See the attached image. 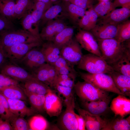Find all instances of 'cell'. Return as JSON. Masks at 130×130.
<instances>
[{
	"mask_svg": "<svg viewBox=\"0 0 130 130\" xmlns=\"http://www.w3.org/2000/svg\"><path fill=\"white\" fill-rule=\"evenodd\" d=\"M96 39L102 58L110 66L120 58L127 49L130 48V39L120 42L115 38Z\"/></svg>",
	"mask_w": 130,
	"mask_h": 130,
	"instance_id": "cell-1",
	"label": "cell"
},
{
	"mask_svg": "<svg viewBox=\"0 0 130 130\" xmlns=\"http://www.w3.org/2000/svg\"><path fill=\"white\" fill-rule=\"evenodd\" d=\"M77 65L79 69L91 74H108L114 71L102 58L91 53L83 55Z\"/></svg>",
	"mask_w": 130,
	"mask_h": 130,
	"instance_id": "cell-2",
	"label": "cell"
},
{
	"mask_svg": "<svg viewBox=\"0 0 130 130\" xmlns=\"http://www.w3.org/2000/svg\"><path fill=\"white\" fill-rule=\"evenodd\" d=\"M78 74L84 81L98 88L109 92L124 95L116 87L111 76L107 74H91L80 72Z\"/></svg>",
	"mask_w": 130,
	"mask_h": 130,
	"instance_id": "cell-3",
	"label": "cell"
},
{
	"mask_svg": "<svg viewBox=\"0 0 130 130\" xmlns=\"http://www.w3.org/2000/svg\"><path fill=\"white\" fill-rule=\"evenodd\" d=\"M38 42L42 41L24 29L8 30L0 35V42L3 47L19 44Z\"/></svg>",
	"mask_w": 130,
	"mask_h": 130,
	"instance_id": "cell-4",
	"label": "cell"
},
{
	"mask_svg": "<svg viewBox=\"0 0 130 130\" xmlns=\"http://www.w3.org/2000/svg\"><path fill=\"white\" fill-rule=\"evenodd\" d=\"M74 92L81 101H92L109 96V92L98 88L85 81H78L74 87Z\"/></svg>",
	"mask_w": 130,
	"mask_h": 130,
	"instance_id": "cell-5",
	"label": "cell"
},
{
	"mask_svg": "<svg viewBox=\"0 0 130 130\" xmlns=\"http://www.w3.org/2000/svg\"><path fill=\"white\" fill-rule=\"evenodd\" d=\"M64 102L65 110L60 117L57 126L60 130H78V123L74 111V95L65 99Z\"/></svg>",
	"mask_w": 130,
	"mask_h": 130,
	"instance_id": "cell-6",
	"label": "cell"
},
{
	"mask_svg": "<svg viewBox=\"0 0 130 130\" xmlns=\"http://www.w3.org/2000/svg\"><path fill=\"white\" fill-rule=\"evenodd\" d=\"M42 42L22 43L3 47L6 58L13 63L15 64L32 48L41 46Z\"/></svg>",
	"mask_w": 130,
	"mask_h": 130,
	"instance_id": "cell-7",
	"label": "cell"
},
{
	"mask_svg": "<svg viewBox=\"0 0 130 130\" xmlns=\"http://www.w3.org/2000/svg\"><path fill=\"white\" fill-rule=\"evenodd\" d=\"M33 48L29 51L21 59L15 64L26 69L31 73L37 68L46 63L41 49Z\"/></svg>",
	"mask_w": 130,
	"mask_h": 130,
	"instance_id": "cell-8",
	"label": "cell"
},
{
	"mask_svg": "<svg viewBox=\"0 0 130 130\" xmlns=\"http://www.w3.org/2000/svg\"><path fill=\"white\" fill-rule=\"evenodd\" d=\"M75 37L82 48L90 53L102 57L97 40L90 31L79 28Z\"/></svg>",
	"mask_w": 130,
	"mask_h": 130,
	"instance_id": "cell-9",
	"label": "cell"
},
{
	"mask_svg": "<svg viewBox=\"0 0 130 130\" xmlns=\"http://www.w3.org/2000/svg\"><path fill=\"white\" fill-rule=\"evenodd\" d=\"M82 48L75 39H72L60 49V56L74 66L79 62L83 55Z\"/></svg>",
	"mask_w": 130,
	"mask_h": 130,
	"instance_id": "cell-10",
	"label": "cell"
},
{
	"mask_svg": "<svg viewBox=\"0 0 130 130\" xmlns=\"http://www.w3.org/2000/svg\"><path fill=\"white\" fill-rule=\"evenodd\" d=\"M0 73L18 82L24 83L35 78L31 73L25 69L13 63L6 64L2 66Z\"/></svg>",
	"mask_w": 130,
	"mask_h": 130,
	"instance_id": "cell-11",
	"label": "cell"
},
{
	"mask_svg": "<svg viewBox=\"0 0 130 130\" xmlns=\"http://www.w3.org/2000/svg\"><path fill=\"white\" fill-rule=\"evenodd\" d=\"M67 26L61 18L49 21L43 26L39 33L40 38L42 41H52L55 36Z\"/></svg>",
	"mask_w": 130,
	"mask_h": 130,
	"instance_id": "cell-12",
	"label": "cell"
},
{
	"mask_svg": "<svg viewBox=\"0 0 130 130\" xmlns=\"http://www.w3.org/2000/svg\"><path fill=\"white\" fill-rule=\"evenodd\" d=\"M31 73L37 80L51 88L53 87L58 75L53 66L47 63H45L39 66Z\"/></svg>",
	"mask_w": 130,
	"mask_h": 130,
	"instance_id": "cell-13",
	"label": "cell"
},
{
	"mask_svg": "<svg viewBox=\"0 0 130 130\" xmlns=\"http://www.w3.org/2000/svg\"><path fill=\"white\" fill-rule=\"evenodd\" d=\"M62 102L60 98L50 89L45 95L44 104L45 112L50 117H58L62 111Z\"/></svg>",
	"mask_w": 130,
	"mask_h": 130,
	"instance_id": "cell-14",
	"label": "cell"
},
{
	"mask_svg": "<svg viewBox=\"0 0 130 130\" xmlns=\"http://www.w3.org/2000/svg\"><path fill=\"white\" fill-rule=\"evenodd\" d=\"M75 109L84 120L87 130H102L106 119L102 118L100 116L92 114L81 108L77 102L75 103Z\"/></svg>",
	"mask_w": 130,
	"mask_h": 130,
	"instance_id": "cell-15",
	"label": "cell"
},
{
	"mask_svg": "<svg viewBox=\"0 0 130 130\" xmlns=\"http://www.w3.org/2000/svg\"><path fill=\"white\" fill-rule=\"evenodd\" d=\"M111 98L107 97L89 101H81L83 109L90 113L100 116H104L110 110L109 106Z\"/></svg>",
	"mask_w": 130,
	"mask_h": 130,
	"instance_id": "cell-16",
	"label": "cell"
},
{
	"mask_svg": "<svg viewBox=\"0 0 130 130\" xmlns=\"http://www.w3.org/2000/svg\"><path fill=\"white\" fill-rule=\"evenodd\" d=\"M62 3V10L59 16L67 19L72 24L77 25L79 20L85 14L86 10L69 1Z\"/></svg>",
	"mask_w": 130,
	"mask_h": 130,
	"instance_id": "cell-17",
	"label": "cell"
},
{
	"mask_svg": "<svg viewBox=\"0 0 130 130\" xmlns=\"http://www.w3.org/2000/svg\"><path fill=\"white\" fill-rule=\"evenodd\" d=\"M130 16V9L122 7L115 9L105 16L98 19V24L110 23L119 24L128 19Z\"/></svg>",
	"mask_w": 130,
	"mask_h": 130,
	"instance_id": "cell-18",
	"label": "cell"
},
{
	"mask_svg": "<svg viewBox=\"0 0 130 130\" xmlns=\"http://www.w3.org/2000/svg\"><path fill=\"white\" fill-rule=\"evenodd\" d=\"M119 24H97L90 31L96 39L115 38L117 33Z\"/></svg>",
	"mask_w": 130,
	"mask_h": 130,
	"instance_id": "cell-19",
	"label": "cell"
},
{
	"mask_svg": "<svg viewBox=\"0 0 130 130\" xmlns=\"http://www.w3.org/2000/svg\"><path fill=\"white\" fill-rule=\"evenodd\" d=\"M110 110L115 116L124 117L130 113V99L126 96L119 94L111 102Z\"/></svg>",
	"mask_w": 130,
	"mask_h": 130,
	"instance_id": "cell-20",
	"label": "cell"
},
{
	"mask_svg": "<svg viewBox=\"0 0 130 130\" xmlns=\"http://www.w3.org/2000/svg\"><path fill=\"white\" fill-rule=\"evenodd\" d=\"M6 98L10 111L16 116L24 117L34 115L38 112L32 108L28 107L24 101Z\"/></svg>",
	"mask_w": 130,
	"mask_h": 130,
	"instance_id": "cell-21",
	"label": "cell"
},
{
	"mask_svg": "<svg viewBox=\"0 0 130 130\" xmlns=\"http://www.w3.org/2000/svg\"><path fill=\"white\" fill-rule=\"evenodd\" d=\"M130 116L125 118L119 116L106 119L105 125L102 130H130Z\"/></svg>",
	"mask_w": 130,
	"mask_h": 130,
	"instance_id": "cell-22",
	"label": "cell"
},
{
	"mask_svg": "<svg viewBox=\"0 0 130 130\" xmlns=\"http://www.w3.org/2000/svg\"><path fill=\"white\" fill-rule=\"evenodd\" d=\"M117 89L124 96H130V77L114 71L108 74Z\"/></svg>",
	"mask_w": 130,
	"mask_h": 130,
	"instance_id": "cell-23",
	"label": "cell"
},
{
	"mask_svg": "<svg viewBox=\"0 0 130 130\" xmlns=\"http://www.w3.org/2000/svg\"><path fill=\"white\" fill-rule=\"evenodd\" d=\"M41 50L46 62L53 65L60 56V49L52 41H47L42 44Z\"/></svg>",
	"mask_w": 130,
	"mask_h": 130,
	"instance_id": "cell-24",
	"label": "cell"
},
{
	"mask_svg": "<svg viewBox=\"0 0 130 130\" xmlns=\"http://www.w3.org/2000/svg\"><path fill=\"white\" fill-rule=\"evenodd\" d=\"M111 66L114 71L130 77V48Z\"/></svg>",
	"mask_w": 130,
	"mask_h": 130,
	"instance_id": "cell-25",
	"label": "cell"
},
{
	"mask_svg": "<svg viewBox=\"0 0 130 130\" xmlns=\"http://www.w3.org/2000/svg\"><path fill=\"white\" fill-rule=\"evenodd\" d=\"M24 87L23 90L25 93L44 95H45L51 88L35 78L25 82Z\"/></svg>",
	"mask_w": 130,
	"mask_h": 130,
	"instance_id": "cell-26",
	"label": "cell"
},
{
	"mask_svg": "<svg viewBox=\"0 0 130 130\" xmlns=\"http://www.w3.org/2000/svg\"><path fill=\"white\" fill-rule=\"evenodd\" d=\"M0 92L6 98L10 99L27 101L28 98L23 90L19 85L6 86L0 90Z\"/></svg>",
	"mask_w": 130,
	"mask_h": 130,
	"instance_id": "cell-27",
	"label": "cell"
},
{
	"mask_svg": "<svg viewBox=\"0 0 130 130\" xmlns=\"http://www.w3.org/2000/svg\"><path fill=\"white\" fill-rule=\"evenodd\" d=\"M31 8L28 12L30 13L35 22L39 26V21L45 12L52 5V2L48 3L34 0Z\"/></svg>",
	"mask_w": 130,
	"mask_h": 130,
	"instance_id": "cell-28",
	"label": "cell"
},
{
	"mask_svg": "<svg viewBox=\"0 0 130 130\" xmlns=\"http://www.w3.org/2000/svg\"><path fill=\"white\" fill-rule=\"evenodd\" d=\"M74 29L67 26L54 37L52 42L60 49L72 39Z\"/></svg>",
	"mask_w": 130,
	"mask_h": 130,
	"instance_id": "cell-29",
	"label": "cell"
},
{
	"mask_svg": "<svg viewBox=\"0 0 130 130\" xmlns=\"http://www.w3.org/2000/svg\"><path fill=\"white\" fill-rule=\"evenodd\" d=\"M62 5L58 4L52 5L45 12L39 23V26L43 27L48 22L57 17L61 12Z\"/></svg>",
	"mask_w": 130,
	"mask_h": 130,
	"instance_id": "cell-30",
	"label": "cell"
},
{
	"mask_svg": "<svg viewBox=\"0 0 130 130\" xmlns=\"http://www.w3.org/2000/svg\"><path fill=\"white\" fill-rule=\"evenodd\" d=\"M21 19L23 29L40 39L39 25L35 22L31 13L28 12Z\"/></svg>",
	"mask_w": 130,
	"mask_h": 130,
	"instance_id": "cell-31",
	"label": "cell"
},
{
	"mask_svg": "<svg viewBox=\"0 0 130 130\" xmlns=\"http://www.w3.org/2000/svg\"><path fill=\"white\" fill-rule=\"evenodd\" d=\"M33 4L32 0H17L14 6L15 19L23 18L31 8Z\"/></svg>",
	"mask_w": 130,
	"mask_h": 130,
	"instance_id": "cell-32",
	"label": "cell"
},
{
	"mask_svg": "<svg viewBox=\"0 0 130 130\" xmlns=\"http://www.w3.org/2000/svg\"><path fill=\"white\" fill-rule=\"evenodd\" d=\"M25 93L32 108L38 113H42L45 111L44 104L45 95Z\"/></svg>",
	"mask_w": 130,
	"mask_h": 130,
	"instance_id": "cell-33",
	"label": "cell"
},
{
	"mask_svg": "<svg viewBox=\"0 0 130 130\" xmlns=\"http://www.w3.org/2000/svg\"><path fill=\"white\" fill-rule=\"evenodd\" d=\"M15 3L11 0H0V14L12 21L15 19Z\"/></svg>",
	"mask_w": 130,
	"mask_h": 130,
	"instance_id": "cell-34",
	"label": "cell"
},
{
	"mask_svg": "<svg viewBox=\"0 0 130 130\" xmlns=\"http://www.w3.org/2000/svg\"><path fill=\"white\" fill-rule=\"evenodd\" d=\"M92 7L99 18L105 16L116 8L113 2L110 0L99 1Z\"/></svg>",
	"mask_w": 130,
	"mask_h": 130,
	"instance_id": "cell-35",
	"label": "cell"
},
{
	"mask_svg": "<svg viewBox=\"0 0 130 130\" xmlns=\"http://www.w3.org/2000/svg\"><path fill=\"white\" fill-rule=\"evenodd\" d=\"M29 130H45L49 128V124L42 116L40 115H34L29 120L28 123Z\"/></svg>",
	"mask_w": 130,
	"mask_h": 130,
	"instance_id": "cell-36",
	"label": "cell"
},
{
	"mask_svg": "<svg viewBox=\"0 0 130 130\" xmlns=\"http://www.w3.org/2000/svg\"><path fill=\"white\" fill-rule=\"evenodd\" d=\"M115 39L120 42L130 39V20L128 19L119 24L117 33Z\"/></svg>",
	"mask_w": 130,
	"mask_h": 130,
	"instance_id": "cell-37",
	"label": "cell"
},
{
	"mask_svg": "<svg viewBox=\"0 0 130 130\" xmlns=\"http://www.w3.org/2000/svg\"><path fill=\"white\" fill-rule=\"evenodd\" d=\"M11 122V125L13 130H29L28 123L23 117L14 116L9 120Z\"/></svg>",
	"mask_w": 130,
	"mask_h": 130,
	"instance_id": "cell-38",
	"label": "cell"
},
{
	"mask_svg": "<svg viewBox=\"0 0 130 130\" xmlns=\"http://www.w3.org/2000/svg\"><path fill=\"white\" fill-rule=\"evenodd\" d=\"M14 29L12 21L0 14V35L6 31Z\"/></svg>",
	"mask_w": 130,
	"mask_h": 130,
	"instance_id": "cell-39",
	"label": "cell"
},
{
	"mask_svg": "<svg viewBox=\"0 0 130 130\" xmlns=\"http://www.w3.org/2000/svg\"><path fill=\"white\" fill-rule=\"evenodd\" d=\"M54 88L60 94L63 95L65 99L68 98L74 94L73 88L64 86L59 84H55Z\"/></svg>",
	"mask_w": 130,
	"mask_h": 130,
	"instance_id": "cell-40",
	"label": "cell"
},
{
	"mask_svg": "<svg viewBox=\"0 0 130 130\" xmlns=\"http://www.w3.org/2000/svg\"><path fill=\"white\" fill-rule=\"evenodd\" d=\"M97 0H70L69 1L86 10L96 4Z\"/></svg>",
	"mask_w": 130,
	"mask_h": 130,
	"instance_id": "cell-41",
	"label": "cell"
},
{
	"mask_svg": "<svg viewBox=\"0 0 130 130\" xmlns=\"http://www.w3.org/2000/svg\"><path fill=\"white\" fill-rule=\"evenodd\" d=\"M77 25L80 29L90 31L91 30V28L88 15L85 14L81 18L78 20Z\"/></svg>",
	"mask_w": 130,
	"mask_h": 130,
	"instance_id": "cell-42",
	"label": "cell"
},
{
	"mask_svg": "<svg viewBox=\"0 0 130 130\" xmlns=\"http://www.w3.org/2000/svg\"><path fill=\"white\" fill-rule=\"evenodd\" d=\"M0 82L5 86L19 85L18 81L1 73H0Z\"/></svg>",
	"mask_w": 130,
	"mask_h": 130,
	"instance_id": "cell-43",
	"label": "cell"
},
{
	"mask_svg": "<svg viewBox=\"0 0 130 130\" xmlns=\"http://www.w3.org/2000/svg\"><path fill=\"white\" fill-rule=\"evenodd\" d=\"M92 6L89 9L88 11H86L85 14L88 15L89 16L91 29L97 24L98 18L97 13L93 9Z\"/></svg>",
	"mask_w": 130,
	"mask_h": 130,
	"instance_id": "cell-44",
	"label": "cell"
},
{
	"mask_svg": "<svg viewBox=\"0 0 130 130\" xmlns=\"http://www.w3.org/2000/svg\"><path fill=\"white\" fill-rule=\"evenodd\" d=\"M75 80L74 79H70L58 81L55 83L53 87L55 84L58 83L64 86L73 88L75 84Z\"/></svg>",
	"mask_w": 130,
	"mask_h": 130,
	"instance_id": "cell-45",
	"label": "cell"
},
{
	"mask_svg": "<svg viewBox=\"0 0 130 130\" xmlns=\"http://www.w3.org/2000/svg\"><path fill=\"white\" fill-rule=\"evenodd\" d=\"M113 3L116 8L121 7L130 9V0H115Z\"/></svg>",
	"mask_w": 130,
	"mask_h": 130,
	"instance_id": "cell-46",
	"label": "cell"
},
{
	"mask_svg": "<svg viewBox=\"0 0 130 130\" xmlns=\"http://www.w3.org/2000/svg\"><path fill=\"white\" fill-rule=\"evenodd\" d=\"M75 115L78 123V130H86L85 123L83 118L80 115L76 113Z\"/></svg>",
	"mask_w": 130,
	"mask_h": 130,
	"instance_id": "cell-47",
	"label": "cell"
},
{
	"mask_svg": "<svg viewBox=\"0 0 130 130\" xmlns=\"http://www.w3.org/2000/svg\"><path fill=\"white\" fill-rule=\"evenodd\" d=\"M0 105L4 107L8 112L12 113L9 110L8 103L6 98L0 92Z\"/></svg>",
	"mask_w": 130,
	"mask_h": 130,
	"instance_id": "cell-48",
	"label": "cell"
},
{
	"mask_svg": "<svg viewBox=\"0 0 130 130\" xmlns=\"http://www.w3.org/2000/svg\"><path fill=\"white\" fill-rule=\"evenodd\" d=\"M13 130V129L8 119L3 121L0 124V130Z\"/></svg>",
	"mask_w": 130,
	"mask_h": 130,
	"instance_id": "cell-49",
	"label": "cell"
},
{
	"mask_svg": "<svg viewBox=\"0 0 130 130\" xmlns=\"http://www.w3.org/2000/svg\"><path fill=\"white\" fill-rule=\"evenodd\" d=\"M6 58L3 47L0 42V67L3 65Z\"/></svg>",
	"mask_w": 130,
	"mask_h": 130,
	"instance_id": "cell-50",
	"label": "cell"
},
{
	"mask_svg": "<svg viewBox=\"0 0 130 130\" xmlns=\"http://www.w3.org/2000/svg\"><path fill=\"white\" fill-rule=\"evenodd\" d=\"M34 0L40 1L46 3H48L51 2H52L50 0Z\"/></svg>",
	"mask_w": 130,
	"mask_h": 130,
	"instance_id": "cell-51",
	"label": "cell"
},
{
	"mask_svg": "<svg viewBox=\"0 0 130 130\" xmlns=\"http://www.w3.org/2000/svg\"><path fill=\"white\" fill-rule=\"evenodd\" d=\"M5 87L6 86H4L0 82V90Z\"/></svg>",
	"mask_w": 130,
	"mask_h": 130,
	"instance_id": "cell-52",
	"label": "cell"
},
{
	"mask_svg": "<svg viewBox=\"0 0 130 130\" xmlns=\"http://www.w3.org/2000/svg\"><path fill=\"white\" fill-rule=\"evenodd\" d=\"M3 121L2 119L1 118H0V124Z\"/></svg>",
	"mask_w": 130,
	"mask_h": 130,
	"instance_id": "cell-53",
	"label": "cell"
},
{
	"mask_svg": "<svg viewBox=\"0 0 130 130\" xmlns=\"http://www.w3.org/2000/svg\"><path fill=\"white\" fill-rule=\"evenodd\" d=\"M98 1H107V0H97Z\"/></svg>",
	"mask_w": 130,
	"mask_h": 130,
	"instance_id": "cell-54",
	"label": "cell"
},
{
	"mask_svg": "<svg viewBox=\"0 0 130 130\" xmlns=\"http://www.w3.org/2000/svg\"><path fill=\"white\" fill-rule=\"evenodd\" d=\"M56 0H50L52 2H53V1H56Z\"/></svg>",
	"mask_w": 130,
	"mask_h": 130,
	"instance_id": "cell-55",
	"label": "cell"
},
{
	"mask_svg": "<svg viewBox=\"0 0 130 130\" xmlns=\"http://www.w3.org/2000/svg\"><path fill=\"white\" fill-rule=\"evenodd\" d=\"M64 1H69L70 0H64Z\"/></svg>",
	"mask_w": 130,
	"mask_h": 130,
	"instance_id": "cell-56",
	"label": "cell"
},
{
	"mask_svg": "<svg viewBox=\"0 0 130 130\" xmlns=\"http://www.w3.org/2000/svg\"><path fill=\"white\" fill-rule=\"evenodd\" d=\"M13 0V1L14 0Z\"/></svg>",
	"mask_w": 130,
	"mask_h": 130,
	"instance_id": "cell-57",
	"label": "cell"
}]
</instances>
